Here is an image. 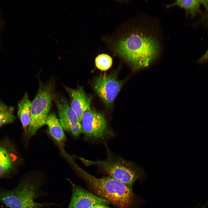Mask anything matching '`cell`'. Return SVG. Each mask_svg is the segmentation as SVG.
I'll return each mask as SVG.
<instances>
[{
  "mask_svg": "<svg viewBox=\"0 0 208 208\" xmlns=\"http://www.w3.org/2000/svg\"><path fill=\"white\" fill-rule=\"evenodd\" d=\"M147 27H138L115 44L116 53L137 70L147 66L161 51L156 34Z\"/></svg>",
  "mask_w": 208,
  "mask_h": 208,
  "instance_id": "1",
  "label": "cell"
},
{
  "mask_svg": "<svg viewBox=\"0 0 208 208\" xmlns=\"http://www.w3.org/2000/svg\"><path fill=\"white\" fill-rule=\"evenodd\" d=\"M75 168L88 187L97 196L109 201L118 208H129L134 199L132 188L108 176L101 178L90 174L78 166Z\"/></svg>",
  "mask_w": 208,
  "mask_h": 208,
  "instance_id": "2",
  "label": "cell"
},
{
  "mask_svg": "<svg viewBox=\"0 0 208 208\" xmlns=\"http://www.w3.org/2000/svg\"><path fill=\"white\" fill-rule=\"evenodd\" d=\"M79 158L86 166H97L109 176L131 188L142 174L141 169L138 166L118 156L108 154L107 157L104 160L95 161L82 157Z\"/></svg>",
  "mask_w": 208,
  "mask_h": 208,
  "instance_id": "3",
  "label": "cell"
},
{
  "mask_svg": "<svg viewBox=\"0 0 208 208\" xmlns=\"http://www.w3.org/2000/svg\"><path fill=\"white\" fill-rule=\"evenodd\" d=\"M40 183L36 180L21 181L15 188H0V202L10 208H41L48 204L35 200L39 196Z\"/></svg>",
  "mask_w": 208,
  "mask_h": 208,
  "instance_id": "4",
  "label": "cell"
},
{
  "mask_svg": "<svg viewBox=\"0 0 208 208\" xmlns=\"http://www.w3.org/2000/svg\"><path fill=\"white\" fill-rule=\"evenodd\" d=\"M55 88L53 79L45 82L39 80V88L32 102L31 120L27 134L28 136L34 135L39 129L46 124L52 102L56 96Z\"/></svg>",
  "mask_w": 208,
  "mask_h": 208,
  "instance_id": "5",
  "label": "cell"
},
{
  "mask_svg": "<svg viewBox=\"0 0 208 208\" xmlns=\"http://www.w3.org/2000/svg\"><path fill=\"white\" fill-rule=\"evenodd\" d=\"M122 82L119 81L116 73H102L96 77L93 88L102 102L109 107L113 103L120 91Z\"/></svg>",
  "mask_w": 208,
  "mask_h": 208,
  "instance_id": "6",
  "label": "cell"
},
{
  "mask_svg": "<svg viewBox=\"0 0 208 208\" xmlns=\"http://www.w3.org/2000/svg\"><path fill=\"white\" fill-rule=\"evenodd\" d=\"M81 124L82 132L87 138L101 139L109 132L104 116L90 108L84 113Z\"/></svg>",
  "mask_w": 208,
  "mask_h": 208,
  "instance_id": "7",
  "label": "cell"
},
{
  "mask_svg": "<svg viewBox=\"0 0 208 208\" xmlns=\"http://www.w3.org/2000/svg\"><path fill=\"white\" fill-rule=\"evenodd\" d=\"M54 100L57 110L59 120L64 130L74 136H79L82 132L81 122L66 98L62 95H56Z\"/></svg>",
  "mask_w": 208,
  "mask_h": 208,
  "instance_id": "8",
  "label": "cell"
},
{
  "mask_svg": "<svg viewBox=\"0 0 208 208\" xmlns=\"http://www.w3.org/2000/svg\"><path fill=\"white\" fill-rule=\"evenodd\" d=\"M21 162L12 141L7 137L0 139V179L11 176L16 171Z\"/></svg>",
  "mask_w": 208,
  "mask_h": 208,
  "instance_id": "9",
  "label": "cell"
},
{
  "mask_svg": "<svg viewBox=\"0 0 208 208\" xmlns=\"http://www.w3.org/2000/svg\"><path fill=\"white\" fill-rule=\"evenodd\" d=\"M72 188L71 200L67 208H91L97 204L109 205L108 200L90 193L72 181Z\"/></svg>",
  "mask_w": 208,
  "mask_h": 208,
  "instance_id": "10",
  "label": "cell"
},
{
  "mask_svg": "<svg viewBox=\"0 0 208 208\" xmlns=\"http://www.w3.org/2000/svg\"><path fill=\"white\" fill-rule=\"evenodd\" d=\"M64 87L69 96L70 106L77 115L81 122L84 113L90 109L92 98L85 92L82 86L73 89L65 85Z\"/></svg>",
  "mask_w": 208,
  "mask_h": 208,
  "instance_id": "11",
  "label": "cell"
},
{
  "mask_svg": "<svg viewBox=\"0 0 208 208\" xmlns=\"http://www.w3.org/2000/svg\"><path fill=\"white\" fill-rule=\"evenodd\" d=\"M31 104L27 92L17 103V115L26 134H27L31 122Z\"/></svg>",
  "mask_w": 208,
  "mask_h": 208,
  "instance_id": "12",
  "label": "cell"
},
{
  "mask_svg": "<svg viewBox=\"0 0 208 208\" xmlns=\"http://www.w3.org/2000/svg\"><path fill=\"white\" fill-rule=\"evenodd\" d=\"M49 132L59 145L63 148L66 140V137L64 129L61 126L59 119L53 113L49 115L46 122Z\"/></svg>",
  "mask_w": 208,
  "mask_h": 208,
  "instance_id": "13",
  "label": "cell"
},
{
  "mask_svg": "<svg viewBox=\"0 0 208 208\" xmlns=\"http://www.w3.org/2000/svg\"><path fill=\"white\" fill-rule=\"evenodd\" d=\"M199 0H177L171 4L166 5L168 8L174 6H177L183 9L187 16L194 17L197 14L201 13L200 8Z\"/></svg>",
  "mask_w": 208,
  "mask_h": 208,
  "instance_id": "14",
  "label": "cell"
},
{
  "mask_svg": "<svg viewBox=\"0 0 208 208\" xmlns=\"http://www.w3.org/2000/svg\"><path fill=\"white\" fill-rule=\"evenodd\" d=\"M14 111V106L7 105L0 99V128L14 122L16 118Z\"/></svg>",
  "mask_w": 208,
  "mask_h": 208,
  "instance_id": "15",
  "label": "cell"
},
{
  "mask_svg": "<svg viewBox=\"0 0 208 208\" xmlns=\"http://www.w3.org/2000/svg\"><path fill=\"white\" fill-rule=\"evenodd\" d=\"M96 67L101 71H106L109 69L112 64V58L106 54L99 55L95 58Z\"/></svg>",
  "mask_w": 208,
  "mask_h": 208,
  "instance_id": "16",
  "label": "cell"
},
{
  "mask_svg": "<svg viewBox=\"0 0 208 208\" xmlns=\"http://www.w3.org/2000/svg\"><path fill=\"white\" fill-rule=\"evenodd\" d=\"M208 62V49L205 53L197 61L199 64H203Z\"/></svg>",
  "mask_w": 208,
  "mask_h": 208,
  "instance_id": "17",
  "label": "cell"
},
{
  "mask_svg": "<svg viewBox=\"0 0 208 208\" xmlns=\"http://www.w3.org/2000/svg\"><path fill=\"white\" fill-rule=\"evenodd\" d=\"M91 208H112L107 205L101 204H97L93 206Z\"/></svg>",
  "mask_w": 208,
  "mask_h": 208,
  "instance_id": "18",
  "label": "cell"
},
{
  "mask_svg": "<svg viewBox=\"0 0 208 208\" xmlns=\"http://www.w3.org/2000/svg\"><path fill=\"white\" fill-rule=\"evenodd\" d=\"M208 204L207 203L204 205L199 203L195 206L190 208H207Z\"/></svg>",
  "mask_w": 208,
  "mask_h": 208,
  "instance_id": "19",
  "label": "cell"
},
{
  "mask_svg": "<svg viewBox=\"0 0 208 208\" xmlns=\"http://www.w3.org/2000/svg\"><path fill=\"white\" fill-rule=\"evenodd\" d=\"M200 3L202 4L206 10H208V0H199Z\"/></svg>",
  "mask_w": 208,
  "mask_h": 208,
  "instance_id": "20",
  "label": "cell"
},
{
  "mask_svg": "<svg viewBox=\"0 0 208 208\" xmlns=\"http://www.w3.org/2000/svg\"><path fill=\"white\" fill-rule=\"evenodd\" d=\"M204 18L205 19L208 20V13L205 16Z\"/></svg>",
  "mask_w": 208,
  "mask_h": 208,
  "instance_id": "21",
  "label": "cell"
},
{
  "mask_svg": "<svg viewBox=\"0 0 208 208\" xmlns=\"http://www.w3.org/2000/svg\"><path fill=\"white\" fill-rule=\"evenodd\" d=\"M0 208H1L0 207Z\"/></svg>",
  "mask_w": 208,
  "mask_h": 208,
  "instance_id": "22",
  "label": "cell"
}]
</instances>
